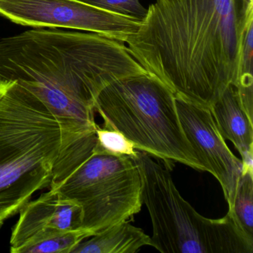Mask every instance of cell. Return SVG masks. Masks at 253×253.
I'll use <instances>...</instances> for the list:
<instances>
[{
	"instance_id": "cell-1",
	"label": "cell",
	"mask_w": 253,
	"mask_h": 253,
	"mask_svg": "<svg viewBox=\"0 0 253 253\" xmlns=\"http://www.w3.org/2000/svg\"><path fill=\"white\" fill-rule=\"evenodd\" d=\"M253 10L244 0H155L127 51L176 97L210 107L239 78Z\"/></svg>"
},
{
	"instance_id": "cell-2",
	"label": "cell",
	"mask_w": 253,
	"mask_h": 253,
	"mask_svg": "<svg viewBox=\"0 0 253 253\" xmlns=\"http://www.w3.org/2000/svg\"><path fill=\"white\" fill-rule=\"evenodd\" d=\"M144 73L125 43L100 34L42 28L0 40V81L38 96L61 124L66 145L96 131L94 103L106 85Z\"/></svg>"
},
{
	"instance_id": "cell-3",
	"label": "cell",
	"mask_w": 253,
	"mask_h": 253,
	"mask_svg": "<svg viewBox=\"0 0 253 253\" xmlns=\"http://www.w3.org/2000/svg\"><path fill=\"white\" fill-rule=\"evenodd\" d=\"M65 133L49 108L16 81H0V227L48 187Z\"/></svg>"
},
{
	"instance_id": "cell-4",
	"label": "cell",
	"mask_w": 253,
	"mask_h": 253,
	"mask_svg": "<svg viewBox=\"0 0 253 253\" xmlns=\"http://www.w3.org/2000/svg\"><path fill=\"white\" fill-rule=\"evenodd\" d=\"M96 132L65 145L54 164L50 189L82 208L83 229L92 235L141 210L142 179L128 155L96 147Z\"/></svg>"
},
{
	"instance_id": "cell-5",
	"label": "cell",
	"mask_w": 253,
	"mask_h": 253,
	"mask_svg": "<svg viewBox=\"0 0 253 253\" xmlns=\"http://www.w3.org/2000/svg\"><path fill=\"white\" fill-rule=\"evenodd\" d=\"M94 109L104 128L122 133L137 151L161 160L169 169L178 162L206 171L183 132L175 95L149 74L106 85L97 95Z\"/></svg>"
},
{
	"instance_id": "cell-6",
	"label": "cell",
	"mask_w": 253,
	"mask_h": 253,
	"mask_svg": "<svg viewBox=\"0 0 253 253\" xmlns=\"http://www.w3.org/2000/svg\"><path fill=\"white\" fill-rule=\"evenodd\" d=\"M131 158L152 220V247L163 253H253V240L229 213L219 219L201 215L180 195L165 164L140 151Z\"/></svg>"
},
{
	"instance_id": "cell-7",
	"label": "cell",
	"mask_w": 253,
	"mask_h": 253,
	"mask_svg": "<svg viewBox=\"0 0 253 253\" xmlns=\"http://www.w3.org/2000/svg\"><path fill=\"white\" fill-rule=\"evenodd\" d=\"M0 16L20 26L93 32L124 43L140 25L81 0H0Z\"/></svg>"
},
{
	"instance_id": "cell-8",
	"label": "cell",
	"mask_w": 253,
	"mask_h": 253,
	"mask_svg": "<svg viewBox=\"0 0 253 253\" xmlns=\"http://www.w3.org/2000/svg\"><path fill=\"white\" fill-rule=\"evenodd\" d=\"M183 132L206 171L220 183L228 206L242 172V161L235 157L219 132L210 108L176 97Z\"/></svg>"
},
{
	"instance_id": "cell-9",
	"label": "cell",
	"mask_w": 253,
	"mask_h": 253,
	"mask_svg": "<svg viewBox=\"0 0 253 253\" xmlns=\"http://www.w3.org/2000/svg\"><path fill=\"white\" fill-rule=\"evenodd\" d=\"M83 211L79 204L50 189L38 199L30 201L20 211L12 229L11 252L40 240L68 231L81 229Z\"/></svg>"
},
{
	"instance_id": "cell-10",
	"label": "cell",
	"mask_w": 253,
	"mask_h": 253,
	"mask_svg": "<svg viewBox=\"0 0 253 253\" xmlns=\"http://www.w3.org/2000/svg\"><path fill=\"white\" fill-rule=\"evenodd\" d=\"M219 132L232 142L241 156L243 167L253 168V121L243 107L238 90L231 85L210 106Z\"/></svg>"
},
{
	"instance_id": "cell-11",
	"label": "cell",
	"mask_w": 253,
	"mask_h": 253,
	"mask_svg": "<svg viewBox=\"0 0 253 253\" xmlns=\"http://www.w3.org/2000/svg\"><path fill=\"white\" fill-rule=\"evenodd\" d=\"M78 244L72 253H135L152 247L151 237L127 220L112 225Z\"/></svg>"
},
{
	"instance_id": "cell-12",
	"label": "cell",
	"mask_w": 253,
	"mask_h": 253,
	"mask_svg": "<svg viewBox=\"0 0 253 253\" xmlns=\"http://www.w3.org/2000/svg\"><path fill=\"white\" fill-rule=\"evenodd\" d=\"M228 213L240 229L253 240V172H241Z\"/></svg>"
},
{
	"instance_id": "cell-13",
	"label": "cell",
	"mask_w": 253,
	"mask_h": 253,
	"mask_svg": "<svg viewBox=\"0 0 253 253\" xmlns=\"http://www.w3.org/2000/svg\"><path fill=\"white\" fill-rule=\"evenodd\" d=\"M91 236V232L83 228L68 231L28 244L19 253H72L78 244Z\"/></svg>"
},
{
	"instance_id": "cell-14",
	"label": "cell",
	"mask_w": 253,
	"mask_h": 253,
	"mask_svg": "<svg viewBox=\"0 0 253 253\" xmlns=\"http://www.w3.org/2000/svg\"><path fill=\"white\" fill-rule=\"evenodd\" d=\"M95 132L97 139L96 147L100 152L115 156L134 157L137 155V150L132 142L120 131L97 126Z\"/></svg>"
},
{
	"instance_id": "cell-15",
	"label": "cell",
	"mask_w": 253,
	"mask_h": 253,
	"mask_svg": "<svg viewBox=\"0 0 253 253\" xmlns=\"http://www.w3.org/2000/svg\"><path fill=\"white\" fill-rule=\"evenodd\" d=\"M82 2L118 15L141 22L146 17L147 8L140 0H81Z\"/></svg>"
},
{
	"instance_id": "cell-16",
	"label": "cell",
	"mask_w": 253,
	"mask_h": 253,
	"mask_svg": "<svg viewBox=\"0 0 253 253\" xmlns=\"http://www.w3.org/2000/svg\"><path fill=\"white\" fill-rule=\"evenodd\" d=\"M244 3L247 11L253 10V0H244Z\"/></svg>"
}]
</instances>
